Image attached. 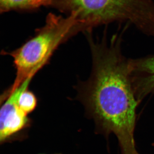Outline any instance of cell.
Wrapping results in <instances>:
<instances>
[{
  "label": "cell",
  "mask_w": 154,
  "mask_h": 154,
  "mask_svg": "<svg viewBox=\"0 0 154 154\" xmlns=\"http://www.w3.org/2000/svg\"><path fill=\"white\" fill-rule=\"evenodd\" d=\"M51 0H0L1 13L11 11H31L50 7Z\"/></svg>",
  "instance_id": "8992f818"
},
{
  "label": "cell",
  "mask_w": 154,
  "mask_h": 154,
  "mask_svg": "<svg viewBox=\"0 0 154 154\" xmlns=\"http://www.w3.org/2000/svg\"><path fill=\"white\" fill-rule=\"evenodd\" d=\"M131 82L135 94L140 100L154 93V54L130 60Z\"/></svg>",
  "instance_id": "5b68a950"
},
{
  "label": "cell",
  "mask_w": 154,
  "mask_h": 154,
  "mask_svg": "<svg viewBox=\"0 0 154 154\" xmlns=\"http://www.w3.org/2000/svg\"><path fill=\"white\" fill-rule=\"evenodd\" d=\"M92 59L89 79L79 83L77 98L94 116L103 133L118 139L121 154H139L134 131L139 105L130 82L128 59L120 35L96 41L88 34Z\"/></svg>",
  "instance_id": "6da1fadb"
},
{
  "label": "cell",
  "mask_w": 154,
  "mask_h": 154,
  "mask_svg": "<svg viewBox=\"0 0 154 154\" xmlns=\"http://www.w3.org/2000/svg\"><path fill=\"white\" fill-rule=\"evenodd\" d=\"M51 7L75 15L85 32L111 22L128 21L144 34L154 37L152 0H51Z\"/></svg>",
  "instance_id": "7a4b0ae2"
},
{
  "label": "cell",
  "mask_w": 154,
  "mask_h": 154,
  "mask_svg": "<svg viewBox=\"0 0 154 154\" xmlns=\"http://www.w3.org/2000/svg\"><path fill=\"white\" fill-rule=\"evenodd\" d=\"M18 104L21 110L27 114L32 112L36 108L37 99L34 93L28 88L20 95Z\"/></svg>",
  "instance_id": "52a82bcc"
},
{
  "label": "cell",
  "mask_w": 154,
  "mask_h": 154,
  "mask_svg": "<svg viewBox=\"0 0 154 154\" xmlns=\"http://www.w3.org/2000/svg\"><path fill=\"white\" fill-rule=\"evenodd\" d=\"M33 77H29L8 96L1 100L4 102L0 112L1 140L20 130L27 124V114L19 107L18 101L22 92L28 88Z\"/></svg>",
  "instance_id": "277c9868"
},
{
  "label": "cell",
  "mask_w": 154,
  "mask_h": 154,
  "mask_svg": "<svg viewBox=\"0 0 154 154\" xmlns=\"http://www.w3.org/2000/svg\"><path fill=\"white\" fill-rule=\"evenodd\" d=\"M82 26L75 14L65 17L48 14L45 25L38 29L34 36L9 53L14 60L16 77L8 91L13 92L29 77L34 76L48 62L60 45L80 31H84Z\"/></svg>",
  "instance_id": "3957f363"
}]
</instances>
